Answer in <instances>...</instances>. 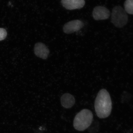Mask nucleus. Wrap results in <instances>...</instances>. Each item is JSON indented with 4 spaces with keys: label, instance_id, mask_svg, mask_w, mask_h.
<instances>
[{
    "label": "nucleus",
    "instance_id": "nucleus-2",
    "mask_svg": "<svg viewBox=\"0 0 133 133\" xmlns=\"http://www.w3.org/2000/svg\"><path fill=\"white\" fill-rule=\"evenodd\" d=\"M93 115L92 112L88 109H83L75 116L73 122L74 128L80 131L88 128L92 122Z\"/></svg>",
    "mask_w": 133,
    "mask_h": 133
},
{
    "label": "nucleus",
    "instance_id": "nucleus-3",
    "mask_svg": "<svg viewBox=\"0 0 133 133\" xmlns=\"http://www.w3.org/2000/svg\"><path fill=\"white\" fill-rule=\"evenodd\" d=\"M128 18L125 9L120 6H115L112 10L111 22L115 27L121 28L127 23Z\"/></svg>",
    "mask_w": 133,
    "mask_h": 133
},
{
    "label": "nucleus",
    "instance_id": "nucleus-7",
    "mask_svg": "<svg viewBox=\"0 0 133 133\" xmlns=\"http://www.w3.org/2000/svg\"><path fill=\"white\" fill-rule=\"evenodd\" d=\"M34 52L36 56L43 59H47L50 53L48 47L42 43H38L35 45Z\"/></svg>",
    "mask_w": 133,
    "mask_h": 133
},
{
    "label": "nucleus",
    "instance_id": "nucleus-8",
    "mask_svg": "<svg viewBox=\"0 0 133 133\" xmlns=\"http://www.w3.org/2000/svg\"><path fill=\"white\" fill-rule=\"evenodd\" d=\"M61 102L63 107L70 108L74 105L75 99L73 95L69 93H65L61 97Z\"/></svg>",
    "mask_w": 133,
    "mask_h": 133
},
{
    "label": "nucleus",
    "instance_id": "nucleus-5",
    "mask_svg": "<svg viewBox=\"0 0 133 133\" xmlns=\"http://www.w3.org/2000/svg\"><path fill=\"white\" fill-rule=\"evenodd\" d=\"M110 15L109 10L102 6L95 7L92 12L93 17L96 21L108 19L110 16Z\"/></svg>",
    "mask_w": 133,
    "mask_h": 133
},
{
    "label": "nucleus",
    "instance_id": "nucleus-4",
    "mask_svg": "<svg viewBox=\"0 0 133 133\" xmlns=\"http://www.w3.org/2000/svg\"><path fill=\"white\" fill-rule=\"evenodd\" d=\"M83 26L84 23L80 20H73L65 23L63 28V30L66 34H71L78 31L83 28Z\"/></svg>",
    "mask_w": 133,
    "mask_h": 133
},
{
    "label": "nucleus",
    "instance_id": "nucleus-9",
    "mask_svg": "<svg viewBox=\"0 0 133 133\" xmlns=\"http://www.w3.org/2000/svg\"><path fill=\"white\" fill-rule=\"evenodd\" d=\"M124 6L127 14L133 15V0H126Z\"/></svg>",
    "mask_w": 133,
    "mask_h": 133
},
{
    "label": "nucleus",
    "instance_id": "nucleus-1",
    "mask_svg": "<svg viewBox=\"0 0 133 133\" xmlns=\"http://www.w3.org/2000/svg\"><path fill=\"white\" fill-rule=\"evenodd\" d=\"M95 109L96 114L100 118H107L111 114L112 102L109 92L105 89L98 93L95 101Z\"/></svg>",
    "mask_w": 133,
    "mask_h": 133
},
{
    "label": "nucleus",
    "instance_id": "nucleus-10",
    "mask_svg": "<svg viewBox=\"0 0 133 133\" xmlns=\"http://www.w3.org/2000/svg\"><path fill=\"white\" fill-rule=\"evenodd\" d=\"M7 33L5 29L0 28V41L5 39L6 37Z\"/></svg>",
    "mask_w": 133,
    "mask_h": 133
},
{
    "label": "nucleus",
    "instance_id": "nucleus-6",
    "mask_svg": "<svg viewBox=\"0 0 133 133\" xmlns=\"http://www.w3.org/2000/svg\"><path fill=\"white\" fill-rule=\"evenodd\" d=\"M61 3L64 7L70 10L82 8L85 4L84 0H62Z\"/></svg>",
    "mask_w": 133,
    "mask_h": 133
}]
</instances>
